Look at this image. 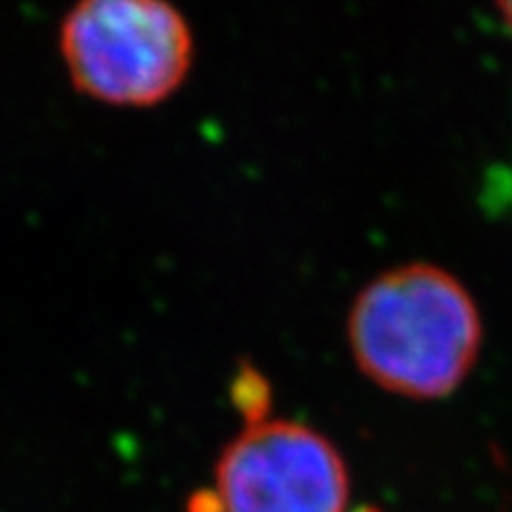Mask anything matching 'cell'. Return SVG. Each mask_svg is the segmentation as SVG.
Segmentation results:
<instances>
[{"mask_svg": "<svg viewBox=\"0 0 512 512\" xmlns=\"http://www.w3.org/2000/svg\"><path fill=\"white\" fill-rule=\"evenodd\" d=\"M347 339L370 382L403 399L432 401L456 392L472 373L484 325L456 275L434 264H406L358 292Z\"/></svg>", "mask_w": 512, "mask_h": 512, "instance_id": "1", "label": "cell"}, {"mask_svg": "<svg viewBox=\"0 0 512 512\" xmlns=\"http://www.w3.org/2000/svg\"><path fill=\"white\" fill-rule=\"evenodd\" d=\"M57 48L72 86L110 107L145 110L188 79L195 36L164 0H86L62 17Z\"/></svg>", "mask_w": 512, "mask_h": 512, "instance_id": "2", "label": "cell"}, {"mask_svg": "<svg viewBox=\"0 0 512 512\" xmlns=\"http://www.w3.org/2000/svg\"><path fill=\"white\" fill-rule=\"evenodd\" d=\"M221 512H347L349 467L339 448L299 420L245 425L214 467Z\"/></svg>", "mask_w": 512, "mask_h": 512, "instance_id": "3", "label": "cell"}, {"mask_svg": "<svg viewBox=\"0 0 512 512\" xmlns=\"http://www.w3.org/2000/svg\"><path fill=\"white\" fill-rule=\"evenodd\" d=\"M233 396L242 408V415H245V425H254V422L271 418L268 415V384L252 368H245L235 377Z\"/></svg>", "mask_w": 512, "mask_h": 512, "instance_id": "4", "label": "cell"}, {"mask_svg": "<svg viewBox=\"0 0 512 512\" xmlns=\"http://www.w3.org/2000/svg\"><path fill=\"white\" fill-rule=\"evenodd\" d=\"M498 12H501L503 22L508 24V29L512 31V0L510 3H498Z\"/></svg>", "mask_w": 512, "mask_h": 512, "instance_id": "5", "label": "cell"}]
</instances>
